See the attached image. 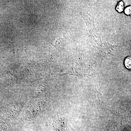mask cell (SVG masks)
Masks as SVG:
<instances>
[{
  "label": "cell",
  "mask_w": 131,
  "mask_h": 131,
  "mask_svg": "<svg viewBox=\"0 0 131 131\" xmlns=\"http://www.w3.org/2000/svg\"><path fill=\"white\" fill-rule=\"evenodd\" d=\"M124 3L122 1H121L117 4V6H116V10L119 13H121L124 10Z\"/></svg>",
  "instance_id": "6da1fadb"
},
{
  "label": "cell",
  "mask_w": 131,
  "mask_h": 131,
  "mask_svg": "<svg viewBox=\"0 0 131 131\" xmlns=\"http://www.w3.org/2000/svg\"><path fill=\"white\" fill-rule=\"evenodd\" d=\"M131 12V6L128 7L125 9V13L127 15H129L130 14Z\"/></svg>",
  "instance_id": "3957f363"
},
{
  "label": "cell",
  "mask_w": 131,
  "mask_h": 131,
  "mask_svg": "<svg viewBox=\"0 0 131 131\" xmlns=\"http://www.w3.org/2000/svg\"><path fill=\"white\" fill-rule=\"evenodd\" d=\"M131 59L130 57H128L126 58L125 64L126 68L129 69H131Z\"/></svg>",
  "instance_id": "7a4b0ae2"
}]
</instances>
